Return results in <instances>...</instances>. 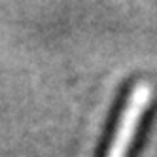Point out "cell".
<instances>
[{
  "label": "cell",
  "instance_id": "1",
  "mask_svg": "<svg viewBox=\"0 0 157 157\" xmlns=\"http://www.w3.org/2000/svg\"><path fill=\"white\" fill-rule=\"evenodd\" d=\"M157 123V97H153L151 100H148L144 112L138 117V123L132 131V136L127 144V150L123 157H142L146 144L150 142L151 131Z\"/></svg>",
  "mask_w": 157,
  "mask_h": 157
}]
</instances>
